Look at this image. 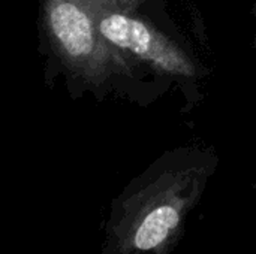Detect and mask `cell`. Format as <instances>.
Segmentation results:
<instances>
[{"instance_id": "obj_1", "label": "cell", "mask_w": 256, "mask_h": 254, "mask_svg": "<svg viewBox=\"0 0 256 254\" xmlns=\"http://www.w3.org/2000/svg\"><path fill=\"white\" fill-rule=\"evenodd\" d=\"M51 28L64 49L74 55H86L93 49V31L86 13L74 3H57L50 12Z\"/></svg>"}, {"instance_id": "obj_2", "label": "cell", "mask_w": 256, "mask_h": 254, "mask_svg": "<svg viewBox=\"0 0 256 254\" xmlns=\"http://www.w3.org/2000/svg\"><path fill=\"white\" fill-rule=\"evenodd\" d=\"M99 28L108 40L122 48H128L147 58L158 57L152 33L138 19L114 13L105 16Z\"/></svg>"}, {"instance_id": "obj_3", "label": "cell", "mask_w": 256, "mask_h": 254, "mask_svg": "<svg viewBox=\"0 0 256 254\" xmlns=\"http://www.w3.org/2000/svg\"><path fill=\"white\" fill-rule=\"evenodd\" d=\"M178 213L171 207H159L152 211L140 226L135 235V244L141 250L158 247L165 241L168 234L177 226Z\"/></svg>"}]
</instances>
